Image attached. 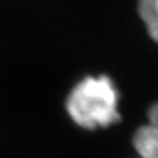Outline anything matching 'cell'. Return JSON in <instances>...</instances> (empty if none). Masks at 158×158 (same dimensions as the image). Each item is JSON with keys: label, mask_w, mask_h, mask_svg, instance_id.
Segmentation results:
<instances>
[{"label": "cell", "mask_w": 158, "mask_h": 158, "mask_svg": "<svg viewBox=\"0 0 158 158\" xmlns=\"http://www.w3.org/2000/svg\"><path fill=\"white\" fill-rule=\"evenodd\" d=\"M118 94L107 75L87 77L73 88L67 98L69 115L86 129L107 128L120 121Z\"/></svg>", "instance_id": "cell-1"}, {"label": "cell", "mask_w": 158, "mask_h": 158, "mask_svg": "<svg viewBox=\"0 0 158 158\" xmlns=\"http://www.w3.org/2000/svg\"><path fill=\"white\" fill-rule=\"evenodd\" d=\"M133 145L141 158H158V128L141 127L133 137Z\"/></svg>", "instance_id": "cell-2"}, {"label": "cell", "mask_w": 158, "mask_h": 158, "mask_svg": "<svg viewBox=\"0 0 158 158\" xmlns=\"http://www.w3.org/2000/svg\"><path fill=\"white\" fill-rule=\"evenodd\" d=\"M138 12L150 37L158 42V0H140Z\"/></svg>", "instance_id": "cell-3"}, {"label": "cell", "mask_w": 158, "mask_h": 158, "mask_svg": "<svg viewBox=\"0 0 158 158\" xmlns=\"http://www.w3.org/2000/svg\"><path fill=\"white\" fill-rule=\"evenodd\" d=\"M148 117H149V124L158 128V103L150 107L149 112H148Z\"/></svg>", "instance_id": "cell-4"}]
</instances>
